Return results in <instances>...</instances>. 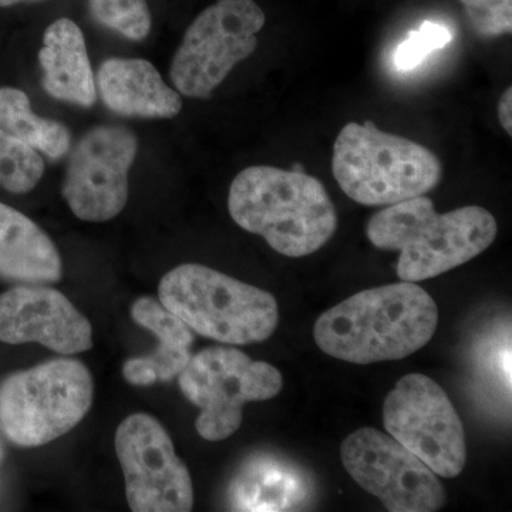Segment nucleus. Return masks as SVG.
Segmentation results:
<instances>
[{
  "label": "nucleus",
  "mask_w": 512,
  "mask_h": 512,
  "mask_svg": "<svg viewBox=\"0 0 512 512\" xmlns=\"http://www.w3.org/2000/svg\"><path fill=\"white\" fill-rule=\"evenodd\" d=\"M343 467L390 512H434L446 503L436 473L392 436L362 427L340 447Z\"/></svg>",
  "instance_id": "11"
},
{
  "label": "nucleus",
  "mask_w": 512,
  "mask_h": 512,
  "mask_svg": "<svg viewBox=\"0 0 512 512\" xmlns=\"http://www.w3.org/2000/svg\"><path fill=\"white\" fill-rule=\"evenodd\" d=\"M332 170L350 200L367 207L426 195L443 173L439 157L429 148L386 133L370 120L342 128L333 147Z\"/></svg>",
  "instance_id": "5"
},
{
  "label": "nucleus",
  "mask_w": 512,
  "mask_h": 512,
  "mask_svg": "<svg viewBox=\"0 0 512 512\" xmlns=\"http://www.w3.org/2000/svg\"><path fill=\"white\" fill-rule=\"evenodd\" d=\"M45 174L43 158L28 144L0 130V187L13 194H26Z\"/></svg>",
  "instance_id": "20"
},
{
  "label": "nucleus",
  "mask_w": 512,
  "mask_h": 512,
  "mask_svg": "<svg viewBox=\"0 0 512 512\" xmlns=\"http://www.w3.org/2000/svg\"><path fill=\"white\" fill-rule=\"evenodd\" d=\"M137 150L136 134L124 126L94 127L77 141L62 195L79 220L110 221L126 208L128 173Z\"/></svg>",
  "instance_id": "12"
},
{
  "label": "nucleus",
  "mask_w": 512,
  "mask_h": 512,
  "mask_svg": "<svg viewBox=\"0 0 512 512\" xmlns=\"http://www.w3.org/2000/svg\"><path fill=\"white\" fill-rule=\"evenodd\" d=\"M497 232V221L485 208L439 214L424 195L387 205L366 228L376 248L400 252L397 276L404 282L426 281L467 264L493 245Z\"/></svg>",
  "instance_id": "3"
},
{
  "label": "nucleus",
  "mask_w": 512,
  "mask_h": 512,
  "mask_svg": "<svg viewBox=\"0 0 512 512\" xmlns=\"http://www.w3.org/2000/svg\"><path fill=\"white\" fill-rule=\"evenodd\" d=\"M90 12L104 28L130 40L146 39L151 30V13L146 0H89Z\"/></svg>",
  "instance_id": "21"
},
{
  "label": "nucleus",
  "mask_w": 512,
  "mask_h": 512,
  "mask_svg": "<svg viewBox=\"0 0 512 512\" xmlns=\"http://www.w3.org/2000/svg\"><path fill=\"white\" fill-rule=\"evenodd\" d=\"M128 507L134 512H188L194 507L190 471L175 453L163 424L146 413L131 414L117 427Z\"/></svg>",
  "instance_id": "10"
},
{
  "label": "nucleus",
  "mask_w": 512,
  "mask_h": 512,
  "mask_svg": "<svg viewBox=\"0 0 512 512\" xmlns=\"http://www.w3.org/2000/svg\"><path fill=\"white\" fill-rule=\"evenodd\" d=\"M266 22L255 0H218L185 32L171 63L175 90L191 99H210L214 90L258 47Z\"/></svg>",
  "instance_id": "8"
},
{
  "label": "nucleus",
  "mask_w": 512,
  "mask_h": 512,
  "mask_svg": "<svg viewBox=\"0 0 512 512\" xmlns=\"http://www.w3.org/2000/svg\"><path fill=\"white\" fill-rule=\"evenodd\" d=\"M178 384L185 399L201 410L197 433L204 440L222 441L241 427L245 404L274 399L284 377L275 366L239 349L211 346L191 356Z\"/></svg>",
  "instance_id": "7"
},
{
  "label": "nucleus",
  "mask_w": 512,
  "mask_h": 512,
  "mask_svg": "<svg viewBox=\"0 0 512 512\" xmlns=\"http://www.w3.org/2000/svg\"><path fill=\"white\" fill-rule=\"evenodd\" d=\"M228 211L238 227L291 258L315 254L338 229L335 204L318 178L271 165H252L235 177Z\"/></svg>",
  "instance_id": "2"
},
{
  "label": "nucleus",
  "mask_w": 512,
  "mask_h": 512,
  "mask_svg": "<svg viewBox=\"0 0 512 512\" xmlns=\"http://www.w3.org/2000/svg\"><path fill=\"white\" fill-rule=\"evenodd\" d=\"M387 433L433 473L454 478L467 461L466 436L453 403L439 383L420 373L397 382L383 404Z\"/></svg>",
  "instance_id": "9"
},
{
  "label": "nucleus",
  "mask_w": 512,
  "mask_h": 512,
  "mask_svg": "<svg viewBox=\"0 0 512 512\" xmlns=\"http://www.w3.org/2000/svg\"><path fill=\"white\" fill-rule=\"evenodd\" d=\"M93 394L92 373L76 359L13 373L0 383V430L16 446H46L84 419Z\"/></svg>",
  "instance_id": "6"
},
{
  "label": "nucleus",
  "mask_w": 512,
  "mask_h": 512,
  "mask_svg": "<svg viewBox=\"0 0 512 512\" xmlns=\"http://www.w3.org/2000/svg\"><path fill=\"white\" fill-rule=\"evenodd\" d=\"M471 28L481 37L510 35L512 0H460Z\"/></svg>",
  "instance_id": "23"
},
{
  "label": "nucleus",
  "mask_w": 512,
  "mask_h": 512,
  "mask_svg": "<svg viewBox=\"0 0 512 512\" xmlns=\"http://www.w3.org/2000/svg\"><path fill=\"white\" fill-rule=\"evenodd\" d=\"M0 458H2V453H0Z\"/></svg>",
  "instance_id": "26"
},
{
  "label": "nucleus",
  "mask_w": 512,
  "mask_h": 512,
  "mask_svg": "<svg viewBox=\"0 0 512 512\" xmlns=\"http://www.w3.org/2000/svg\"><path fill=\"white\" fill-rule=\"evenodd\" d=\"M55 242L35 221L0 202V279L19 285H49L62 279Z\"/></svg>",
  "instance_id": "16"
},
{
  "label": "nucleus",
  "mask_w": 512,
  "mask_h": 512,
  "mask_svg": "<svg viewBox=\"0 0 512 512\" xmlns=\"http://www.w3.org/2000/svg\"><path fill=\"white\" fill-rule=\"evenodd\" d=\"M0 342L39 343L59 355H79L93 348V328L62 292L19 285L0 295Z\"/></svg>",
  "instance_id": "13"
},
{
  "label": "nucleus",
  "mask_w": 512,
  "mask_h": 512,
  "mask_svg": "<svg viewBox=\"0 0 512 512\" xmlns=\"http://www.w3.org/2000/svg\"><path fill=\"white\" fill-rule=\"evenodd\" d=\"M39 63L42 86L49 96L80 107L93 106L97 87L92 64L83 32L73 20L57 19L47 26Z\"/></svg>",
  "instance_id": "17"
},
{
  "label": "nucleus",
  "mask_w": 512,
  "mask_h": 512,
  "mask_svg": "<svg viewBox=\"0 0 512 512\" xmlns=\"http://www.w3.org/2000/svg\"><path fill=\"white\" fill-rule=\"evenodd\" d=\"M97 86L107 109L126 117L173 119L183 109L177 90L144 59L113 57L101 63Z\"/></svg>",
  "instance_id": "14"
},
{
  "label": "nucleus",
  "mask_w": 512,
  "mask_h": 512,
  "mask_svg": "<svg viewBox=\"0 0 512 512\" xmlns=\"http://www.w3.org/2000/svg\"><path fill=\"white\" fill-rule=\"evenodd\" d=\"M498 119H500L501 126L507 131L508 136H512V87L501 96L500 103H498Z\"/></svg>",
  "instance_id": "24"
},
{
  "label": "nucleus",
  "mask_w": 512,
  "mask_h": 512,
  "mask_svg": "<svg viewBox=\"0 0 512 512\" xmlns=\"http://www.w3.org/2000/svg\"><path fill=\"white\" fill-rule=\"evenodd\" d=\"M453 40L450 29L436 22H424L417 30L407 35L394 52V66L400 72H410L419 67L424 60L443 49Z\"/></svg>",
  "instance_id": "22"
},
{
  "label": "nucleus",
  "mask_w": 512,
  "mask_h": 512,
  "mask_svg": "<svg viewBox=\"0 0 512 512\" xmlns=\"http://www.w3.org/2000/svg\"><path fill=\"white\" fill-rule=\"evenodd\" d=\"M439 325V308L416 282L366 289L322 313L313 328L326 355L356 363L400 360L419 352Z\"/></svg>",
  "instance_id": "1"
},
{
  "label": "nucleus",
  "mask_w": 512,
  "mask_h": 512,
  "mask_svg": "<svg viewBox=\"0 0 512 512\" xmlns=\"http://www.w3.org/2000/svg\"><path fill=\"white\" fill-rule=\"evenodd\" d=\"M131 318L150 330L160 342L147 356L133 357L123 365V376L133 386L171 382L180 376L191 359L194 333L187 325L150 296L137 299L131 306Z\"/></svg>",
  "instance_id": "15"
},
{
  "label": "nucleus",
  "mask_w": 512,
  "mask_h": 512,
  "mask_svg": "<svg viewBox=\"0 0 512 512\" xmlns=\"http://www.w3.org/2000/svg\"><path fill=\"white\" fill-rule=\"evenodd\" d=\"M23 2H35V0H0V8H9V6H15Z\"/></svg>",
  "instance_id": "25"
},
{
  "label": "nucleus",
  "mask_w": 512,
  "mask_h": 512,
  "mask_svg": "<svg viewBox=\"0 0 512 512\" xmlns=\"http://www.w3.org/2000/svg\"><path fill=\"white\" fill-rule=\"evenodd\" d=\"M0 130L53 160L66 156L72 141L66 126L33 113L28 94L15 87H0Z\"/></svg>",
  "instance_id": "19"
},
{
  "label": "nucleus",
  "mask_w": 512,
  "mask_h": 512,
  "mask_svg": "<svg viewBox=\"0 0 512 512\" xmlns=\"http://www.w3.org/2000/svg\"><path fill=\"white\" fill-rule=\"evenodd\" d=\"M311 480L295 464L274 456L252 457L229 487L235 511L301 510L312 498Z\"/></svg>",
  "instance_id": "18"
},
{
  "label": "nucleus",
  "mask_w": 512,
  "mask_h": 512,
  "mask_svg": "<svg viewBox=\"0 0 512 512\" xmlns=\"http://www.w3.org/2000/svg\"><path fill=\"white\" fill-rule=\"evenodd\" d=\"M158 301L204 338L224 345L264 342L279 323L275 296L200 264L171 269L158 285Z\"/></svg>",
  "instance_id": "4"
}]
</instances>
